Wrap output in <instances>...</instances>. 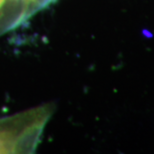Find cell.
I'll list each match as a JSON object with an SVG mask.
<instances>
[{
    "label": "cell",
    "mask_w": 154,
    "mask_h": 154,
    "mask_svg": "<svg viewBox=\"0 0 154 154\" xmlns=\"http://www.w3.org/2000/svg\"><path fill=\"white\" fill-rule=\"evenodd\" d=\"M54 107L43 104L0 118V153H30L37 147Z\"/></svg>",
    "instance_id": "cell-1"
}]
</instances>
